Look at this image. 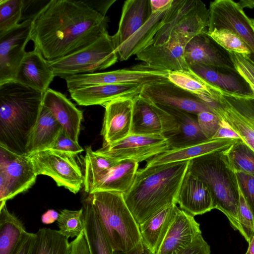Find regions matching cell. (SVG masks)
Returning <instances> with one entry per match:
<instances>
[{"label":"cell","instance_id":"obj_7","mask_svg":"<svg viewBox=\"0 0 254 254\" xmlns=\"http://www.w3.org/2000/svg\"><path fill=\"white\" fill-rule=\"evenodd\" d=\"M208 17L209 10L201 0H173L152 45L173 40L186 46L193 37L206 32Z\"/></svg>","mask_w":254,"mask_h":254},{"label":"cell","instance_id":"obj_6","mask_svg":"<svg viewBox=\"0 0 254 254\" xmlns=\"http://www.w3.org/2000/svg\"><path fill=\"white\" fill-rule=\"evenodd\" d=\"M166 10L152 12L150 0L124 2L119 28L112 36L120 61H126L151 45L163 26Z\"/></svg>","mask_w":254,"mask_h":254},{"label":"cell","instance_id":"obj_55","mask_svg":"<svg viewBox=\"0 0 254 254\" xmlns=\"http://www.w3.org/2000/svg\"><path fill=\"white\" fill-rule=\"evenodd\" d=\"M251 23H252V26L253 29V30L254 31V19H251Z\"/></svg>","mask_w":254,"mask_h":254},{"label":"cell","instance_id":"obj_3","mask_svg":"<svg viewBox=\"0 0 254 254\" xmlns=\"http://www.w3.org/2000/svg\"><path fill=\"white\" fill-rule=\"evenodd\" d=\"M43 96L15 81L0 85V144L26 155L28 137L38 118Z\"/></svg>","mask_w":254,"mask_h":254},{"label":"cell","instance_id":"obj_18","mask_svg":"<svg viewBox=\"0 0 254 254\" xmlns=\"http://www.w3.org/2000/svg\"><path fill=\"white\" fill-rule=\"evenodd\" d=\"M184 55L190 66L202 64L237 71L229 52L218 45L206 32L195 36L186 45Z\"/></svg>","mask_w":254,"mask_h":254},{"label":"cell","instance_id":"obj_21","mask_svg":"<svg viewBox=\"0 0 254 254\" xmlns=\"http://www.w3.org/2000/svg\"><path fill=\"white\" fill-rule=\"evenodd\" d=\"M143 86L135 84H114L93 85L68 91L71 98L78 105L105 106L123 98L139 95Z\"/></svg>","mask_w":254,"mask_h":254},{"label":"cell","instance_id":"obj_47","mask_svg":"<svg viewBox=\"0 0 254 254\" xmlns=\"http://www.w3.org/2000/svg\"><path fill=\"white\" fill-rule=\"evenodd\" d=\"M222 138L242 139L230 125L223 119H221L220 126L212 139Z\"/></svg>","mask_w":254,"mask_h":254},{"label":"cell","instance_id":"obj_38","mask_svg":"<svg viewBox=\"0 0 254 254\" xmlns=\"http://www.w3.org/2000/svg\"><path fill=\"white\" fill-rule=\"evenodd\" d=\"M59 231L68 239L76 238L84 229V219L82 208L77 210L64 209L60 211L57 220Z\"/></svg>","mask_w":254,"mask_h":254},{"label":"cell","instance_id":"obj_20","mask_svg":"<svg viewBox=\"0 0 254 254\" xmlns=\"http://www.w3.org/2000/svg\"><path fill=\"white\" fill-rule=\"evenodd\" d=\"M42 105L51 113L64 132L78 142L82 112L64 95L50 88L44 94Z\"/></svg>","mask_w":254,"mask_h":254},{"label":"cell","instance_id":"obj_13","mask_svg":"<svg viewBox=\"0 0 254 254\" xmlns=\"http://www.w3.org/2000/svg\"><path fill=\"white\" fill-rule=\"evenodd\" d=\"M169 150L167 139L161 135L130 134L110 144H103L95 152L117 161L131 160L138 163Z\"/></svg>","mask_w":254,"mask_h":254},{"label":"cell","instance_id":"obj_30","mask_svg":"<svg viewBox=\"0 0 254 254\" xmlns=\"http://www.w3.org/2000/svg\"><path fill=\"white\" fill-rule=\"evenodd\" d=\"M62 129L51 113L42 105L37 121L28 137L26 155L50 149Z\"/></svg>","mask_w":254,"mask_h":254},{"label":"cell","instance_id":"obj_4","mask_svg":"<svg viewBox=\"0 0 254 254\" xmlns=\"http://www.w3.org/2000/svg\"><path fill=\"white\" fill-rule=\"evenodd\" d=\"M88 196L113 251H144L139 224L127 207L123 193L96 191Z\"/></svg>","mask_w":254,"mask_h":254},{"label":"cell","instance_id":"obj_42","mask_svg":"<svg viewBox=\"0 0 254 254\" xmlns=\"http://www.w3.org/2000/svg\"><path fill=\"white\" fill-rule=\"evenodd\" d=\"M237 72L248 83L254 94V64L246 55L229 52Z\"/></svg>","mask_w":254,"mask_h":254},{"label":"cell","instance_id":"obj_34","mask_svg":"<svg viewBox=\"0 0 254 254\" xmlns=\"http://www.w3.org/2000/svg\"><path fill=\"white\" fill-rule=\"evenodd\" d=\"M118 161L101 155L90 146L86 147L83 187L86 192H92L95 188Z\"/></svg>","mask_w":254,"mask_h":254},{"label":"cell","instance_id":"obj_52","mask_svg":"<svg viewBox=\"0 0 254 254\" xmlns=\"http://www.w3.org/2000/svg\"><path fill=\"white\" fill-rule=\"evenodd\" d=\"M237 3L242 9L245 7L249 8L254 7V0H241Z\"/></svg>","mask_w":254,"mask_h":254},{"label":"cell","instance_id":"obj_14","mask_svg":"<svg viewBox=\"0 0 254 254\" xmlns=\"http://www.w3.org/2000/svg\"><path fill=\"white\" fill-rule=\"evenodd\" d=\"M207 31L226 29L236 34L251 51L248 56L254 64V31L251 19L237 2L232 0H216L209 4Z\"/></svg>","mask_w":254,"mask_h":254},{"label":"cell","instance_id":"obj_23","mask_svg":"<svg viewBox=\"0 0 254 254\" xmlns=\"http://www.w3.org/2000/svg\"><path fill=\"white\" fill-rule=\"evenodd\" d=\"M200 225L194 216L178 208L157 254H174L189 246L200 234Z\"/></svg>","mask_w":254,"mask_h":254},{"label":"cell","instance_id":"obj_9","mask_svg":"<svg viewBox=\"0 0 254 254\" xmlns=\"http://www.w3.org/2000/svg\"><path fill=\"white\" fill-rule=\"evenodd\" d=\"M169 72L143 63L130 68L77 74L65 80L68 91L104 84H135L144 86L168 80Z\"/></svg>","mask_w":254,"mask_h":254},{"label":"cell","instance_id":"obj_27","mask_svg":"<svg viewBox=\"0 0 254 254\" xmlns=\"http://www.w3.org/2000/svg\"><path fill=\"white\" fill-rule=\"evenodd\" d=\"M190 68L204 80L229 93L254 98L248 83L237 71L223 70L202 64H193Z\"/></svg>","mask_w":254,"mask_h":254},{"label":"cell","instance_id":"obj_41","mask_svg":"<svg viewBox=\"0 0 254 254\" xmlns=\"http://www.w3.org/2000/svg\"><path fill=\"white\" fill-rule=\"evenodd\" d=\"M238 216L240 233L249 243L254 235V215L240 188Z\"/></svg>","mask_w":254,"mask_h":254},{"label":"cell","instance_id":"obj_24","mask_svg":"<svg viewBox=\"0 0 254 254\" xmlns=\"http://www.w3.org/2000/svg\"><path fill=\"white\" fill-rule=\"evenodd\" d=\"M55 76L47 61L34 49L26 52L17 69L14 81L44 94Z\"/></svg>","mask_w":254,"mask_h":254},{"label":"cell","instance_id":"obj_2","mask_svg":"<svg viewBox=\"0 0 254 254\" xmlns=\"http://www.w3.org/2000/svg\"><path fill=\"white\" fill-rule=\"evenodd\" d=\"M189 161L145 166L138 169L125 202L139 225L161 209L177 204Z\"/></svg>","mask_w":254,"mask_h":254},{"label":"cell","instance_id":"obj_16","mask_svg":"<svg viewBox=\"0 0 254 254\" xmlns=\"http://www.w3.org/2000/svg\"><path fill=\"white\" fill-rule=\"evenodd\" d=\"M31 24L32 18H28L0 35V85L14 81L31 40Z\"/></svg>","mask_w":254,"mask_h":254},{"label":"cell","instance_id":"obj_53","mask_svg":"<svg viewBox=\"0 0 254 254\" xmlns=\"http://www.w3.org/2000/svg\"><path fill=\"white\" fill-rule=\"evenodd\" d=\"M113 254H152L150 252L144 247V250L141 253H125L121 251H114Z\"/></svg>","mask_w":254,"mask_h":254},{"label":"cell","instance_id":"obj_45","mask_svg":"<svg viewBox=\"0 0 254 254\" xmlns=\"http://www.w3.org/2000/svg\"><path fill=\"white\" fill-rule=\"evenodd\" d=\"M50 149L78 154L83 151L78 142L72 140L62 129Z\"/></svg>","mask_w":254,"mask_h":254},{"label":"cell","instance_id":"obj_31","mask_svg":"<svg viewBox=\"0 0 254 254\" xmlns=\"http://www.w3.org/2000/svg\"><path fill=\"white\" fill-rule=\"evenodd\" d=\"M84 234L90 254H113V250L87 196L82 201Z\"/></svg>","mask_w":254,"mask_h":254},{"label":"cell","instance_id":"obj_40","mask_svg":"<svg viewBox=\"0 0 254 254\" xmlns=\"http://www.w3.org/2000/svg\"><path fill=\"white\" fill-rule=\"evenodd\" d=\"M206 33L218 45L228 52L249 56L251 51L236 34L226 29H214Z\"/></svg>","mask_w":254,"mask_h":254},{"label":"cell","instance_id":"obj_43","mask_svg":"<svg viewBox=\"0 0 254 254\" xmlns=\"http://www.w3.org/2000/svg\"><path fill=\"white\" fill-rule=\"evenodd\" d=\"M196 116L202 132L208 140L212 139L220 126L221 119L209 111L200 112Z\"/></svg>","mask_w":254,"mask_h":254},{"label":"cell","instance_id":"obj_49","mask_svg":"<svg viewBox=\"0 0 254 254\" xmlns=\"http://www.w3.org/2000/svg\"><path fill=\"white\" fill-rule=\"evenodd\" d=\"M70 254H90L84 232L70 243Z\"/></svg>","mask_w":254,"mask_h":254},{"label":"cell","instance_id":"obj_22","mask_svg":"<svg viewBox=\"0 0 254 254\" xmlns=\"http://www.w3.org/2000/svg\"><path fill=\"white\" fill-rule=\"evenodd\" d=\"M180 209L194 216L214 209L208 186L188 170L182 181L177 198Z\"/></svg>","mask_w":254,"mask_h":254},{"label":"cell","instance_id":"obj_19","mask_svg":"<svg viewBox=\"0 0 254 254\" xmlns=\"http://www.w3.org/2000/svg\"><path fill=\"white\" fill-rule=\"evenodd\" d=\"M101 130L103 144H110L126 137L130 133L133 98L113 100L105 106Z\"/></svg>","mask_w":254,"mask_h":254},{"label":"cell","instance_id":"obj_39","mask_svg":"<svg viewBox=\"0 0 254 254\" xmlns=\"http://www.w3.org/2000/svg\"><path fill=\"white\" fill-rule=\"evenodd\" d=\"M24 6L23 0H0V35L19 24Z\"/></svg>","mask_w":254,"mask_h":254},{"label":"cell","instance_id":"obj_44","mask_svg":"<svg viewBox=\"0 0 254 254\" xmlns=\"http://www.w3.org/2000/svg\"><path fill=\"white\" fill-rule=\"evenodd\" d=\"M239 188L254 215V175L236 172Z\"/></svg>","mask_w":254,"mask_h":254},{"label":"cell","instance_id":"obj_5","mask_svg":"<svg viewBox=\"0 0 254 254\" xmlns=\"http://www.w3.org/2000/svg\"><path fill=\"white\" fill-rule=\"evenodd\" d=\"M224 151L212 152L189 160L188 171L206 183L212 194L214 209L222 212L233 228L241 232L238 216V179Z\"/></svg>","mask_w":254,"mask_h":254},{"label":"cell","instance_id":"obj_48","mask_svg":"<svg viewBox=\"0 0 254 254\" xmlns=\"http://www.w3.org/2000/svg\"><path fill=\"white\" fill-rule=\"evenodd\" d=\"M36 233L27 232L23 236L15 254H32Z\"/></svg>","mask_w":254,"mask_h":254},{"label":"cell","instance_id":"obj_33","mask_svg":"<svg viewBox=\"0 0 254 254\" xmlns=\"http://www.w3.org/2000/svg\"><path fill=\"white\" fill-rule=\"evenodd\" d=\"M26 232L23 222L6 204L0 207V254H15Z\"/></svg>","mask_w":254,"mask_h":254},{"label":"cell","instance_id":"obj_37","mask_svg":"<svg viewBox=\"0 0 254 254\" xmlns=\"http://www.w3.org/2000/svg\"><path fill=\"white\" fill-rule=\"evenodd\" d=\"M224 152L235 172L254 175V150L245 141L239 139Z\"/></svg>","mask_w":254,"mask_h":254},{"label":"cell","instance_id":"obj_35","mask_svg":"<svg viewBox=\"0 0 254 254\" xmlns=\"http://www.w3.org/2000/svg\"><path fill=\"white\" fill-rule=\"evenodd\" d=\"M168 79L195 96L203 102L208 99H213V85L190 68L188 70L170 71Z\"/></svg>","mask_w":254,"mask_h":254},{"label":"cell","instance_id":"obj_29","mask_svg":"<svg viewBox=\"0 0 254 254\" xmlns=\"http://www.w3.org/2000/svg\"><path fill=\"white\" fill-rule=\"evenodd\" d=\"M238 140L227 138L211 139L196 145L169 150L148 159L146 166L189 161L200 156L224 150Z\"/></svg>","mask_w":254,"mask_h":254},{"label":"cell","instance_id":"obj_17","mask_svg":"<svg viewBox=\"0 0 254 254\" xmlns=\"http://www.w3.org/2000/svg\"><path fill=\"white\" fill-rule=\"evenodd\" d=\"M139 95L159 106L173 108L196 115L203 111L213 112L198 98L169 80L143 86Z\"/></svg>","mask_w":254,"mask_h":254},{"label":"cell","instance_id":"obj_15","mask_svg":"<svg viewBox=\"0 0 254 254\" xmlns=\"http://www.w3.org/2000/svg\"><path fill=\"white\" fill-rule=\"evenodd\" d=\"M179 125L170 113L140 95L133 98L130 133L139 135H161L177 132Z\"/></svg>","mask_w":254,"mask_h":254},{"label":"cell","instance_id":"obj_10","mask_svg":"<svg viewBox=\"0 0 254 254\" xmlns=\"http://www.w3.org/2000/svg\"><path fill=\"white\" fill-rule=\"evenodd\" d=\"M76 154L47 149L28 156L37 175L52 178L59 187L76 194L84 184V175L78 165Z\"/></svg>","mask_w":254,"mask_h":254},{"label":"cell","instance_id":"obj_26","mask_svg":"<svg viewBox=\"0 0 254 254\" xmlns=\"http://www.w3.org/2000/svg\"><path fill=\"white\" fill-rule=\"evenodd\" d=\"M159 106L173 116L179 125V130L177 132L164 135L167 139L169 150L196 145L208 140L199 127L196 115L171 107Z\"/></svg>","mask_w":254,"mask_h":254},{"label":"cell","instance_id":"obj_36","mask_svg":"<svg viewBox=\"0 0 254 254\" xmlns=\"http://www.w3.org/2000/svg\"><path fill=\"white\" fill-rule=\"evenodd\" d=\"M36 235L32 254H70L68 239L59 230L43 228Z\"/></svg>","mask_w":254,"mask_h":254},{"label":"cell","instance_id":"obj_25","mask_svg":"<svg viewBox=\"0 0 254 254\" xmlns=\"http://www.w3.org/2000/svg\"><path fill=\"white\" fill-rule=\"evenodd\" d=\"M185 46L175 41L151 45L138 53L136 59L169 71L188 70L190 67L185 58Z\"/></svg>","mask_w":254,"mask_h":254},{"label":"cell","instance_id":"obj_8","mask_svg":"<svg viewBox=\"0 0 254 254\" xmlns=\"http://www.w3.org/2000/svg\"><path fill=\"white\" fill-rule=\"evenodd\" d=\"M118 58L112 36L107 33L80 50L47 62L55 76L65 79L105 69L116 63Z\"/></svg>","mask_w":254,"mask_h":254},{"label":"cell","instance_id":"obj_50","mask_svg":"<svg viewBox=\"0 0 254 254\" xmlns=\"http://www.w3.org/2000/svg\"><path fill=\"white\" fill-rule=\"evenodd\" d=\"M173 0H150L152 12L168 9Z\"/></svg>","mask_w":254,"mask_h":254},{"label":"cell","instance_id":"obj_28","mask_svg":"<svg viewBox=\"0 0 254 254\" xmlns=\"http://www.w3.org/2000/svg\"><path fill=\"white\" fill-rule=\"evenodd\" d=\"M177 204L166 207L139 225L143 246L157 254L178 209Z\"/></svg>","mask_w":254,"mask_h":254},{"label":"cell","instance_id":"obj_11","mask_svg":"<svg viewBox=\"0 0 254 254\" xmlns=\"http://www.w3.org/2000/svg\"><path fill=\"white\" fill-rule=\"evenodd\" d=\"M37 176L28 155L17 154L0 144V207L30 189Z\"/></svg>","mask_w":254,"mask_h":254},{"label":"cell","instance_id":"obj_12","mask_svg":"<svg viewBox=\"0 0 254 254\" xmlns=\"http://www.w3.org/2000/svg\"><path fill=\"white\" fill-rule=\"evenodd\" d=\"M213 113L227 122L254 150V98L235 95L213 85Z\"/></svg>","mask_w":254,"mask_h":254},{"label":"cell","instance_id":"obj_51","mask_svg":"<svg viewBox=\"0 0 254 254\" xmlns=\"http://www.w3.org/2000/svg\"><path fill=\"white\" fill-rule=\"evenodd\" d=\"M59 213L54 209H48L41 216V221L44 224H51L57 221Z\"/></svg>","mask_w":254,"mask_h":254},{"label":"cell","instance_id":"obj_54","mask_svg":"<svg viewBox=\"0 0 254 254\" xmlns=\"http://www.w3.org/2000/svg\"><path fill=\"white\" fill-rule=\"evenodd\" d=\"M249 243V247L245 254H254V235Z\"/></svg>","mask_w":254,"mask_h":254},{"label":"cell","instance_id":"obj_46","mask_svg":"<svg viewBox=\"0 0 254 254\" xmlns=\"http://www.w3.org/2000/svg\"><path fill=\"white\" fill-rule=\"evenodd\" d=\"M174 254H210V249L201 234L187 248Z\"/></svg>","mask_w":254,"mask_h":254},{"label":"cell","instance_id":"obj_32","mask_svg":"<svg viewBox=\"0 0 254 254\" xmlns=\"http://www.w3.org/2000/svg\"><path fill=\"white\" fill-rule=\"evenodd\" d=\"M138 163L131 160L118 161L100 181L92 192L116 191L126 193L133 183L138 170Z\"/></svg>","mask_w":254,"mask_h":254},{"label":"cell","instance_id":"obj_1","mask_svg":"<svg viewBox=\"0 0 254 254\" xmlns=\"http://www.w3.org/2000/svg\"><path fill=\"white\" fill-rule=\"evenodd\" d=\"M108 19L85 1L51 0L32 18L31 40L48 61L80 50L108 33Z\"/></svg>","mask_w":254,"mask_h":254}]
</instances>
